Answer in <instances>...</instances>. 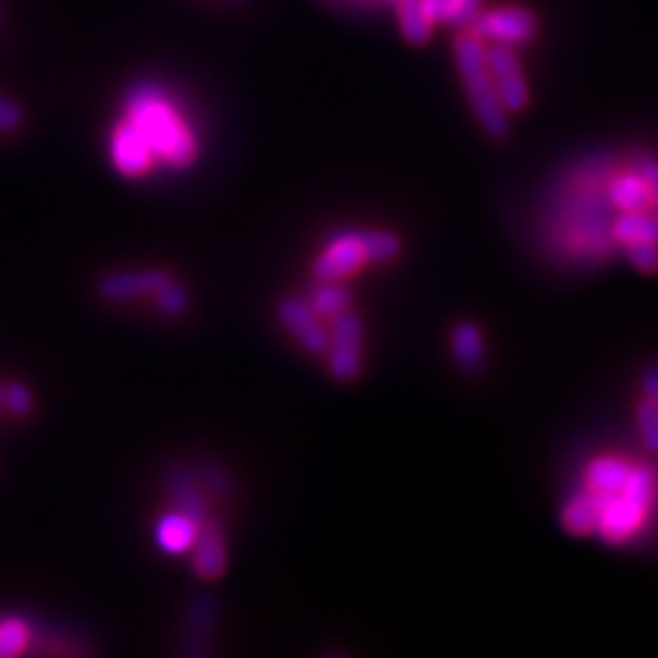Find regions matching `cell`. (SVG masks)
I'll return each instance as SVG.
<instances>
[{
	"label": "cell",
	"instance_id": "cell-1",
	"mask_svg": "<svg viewBox=\"0 0 658 658\" xmlns=\"http://www.w3.org/2000/svg\"><path fill=\"white\" fill-rule=\"evenodd\" d=\"M125 120L137 130L154 159L173 169H186L198 154V142L173 106L167 90L157 84H137L125 98Z\"/></svg>",
	"mask_w": 658,
	"mask_h": 658
},
{
	"label": "cell",
	"instance_id": "cell-2",
	"mask_svg": "<svg viewBox=\"0 0 658 658\" xmlns=\"http://www.w3.org/2000/svg\"><path fill=\"white\" fill-rule=\"evenodd\" d=\"M454 57L461 84L466 88L468 102L473 112H476L480 127L492 139H505L510 132V120L508 110L502 108L498 98L496 84H492V74L486 59V42L478 35H473L471 29H464L454 39Z\"/></svg>",
	"mask_w": 658,
	"mask_h": 658
},
{
	"label": "cell",
	"instance_id": "cell-3",
	"mask_svg": "<svg viewBox=\"0 0 658 658\" xmlns=\"http://www.w3.org/2000/svg\"><path fill=\"white\" fill-rule=\"evenodd\" d=\"M468 27L473 35H478L483 39V42L517 47L529 42L534 33H537V17H534V13H529L527 8L505 5V8L486 10V13L480 10Z\"/></svg>",
	"mask_w": 658,
	"mask_h": 658
},
{
	"label": "cell",
	"instance_id": "cell-4",
	"mask_svg": "<svg viewBox=\"0 0 658 658\" xmlns=\"http://www.w3.org/2000/svg\"><path fill=\"white\" fill-rule=\"evenodd\" d=\"M362 339L364 325L358 315L346 310L334 317L332 329H329V374L337 380H354L362 371Z\"/></svg>",
	"mask_w": 658,
	"mask_h": 658
},
{
	"label": "cell",
	"instance_id": "cell-5",
	"mask_svg": "<svg viewBox=\"0 0 658 658\" xmlns=\"http://www.w3.org/2000/svg\"><path fill=\"white\" fill-rule=\"evenodd\" d=\"M588 496L595 508V532L605 541L617 544L626 539L646 515V510L636 505L632 498H626L624 492H600L588 488Z\"/></svg>",
	"mask_w": 658,
	"mask_h": 658
},
{
	"label": "cell",
	"instance_id": "cell-6",
	"mask_svg": "<svg viewBox=\"0 0 658 658\" xmlns=\"http://www.w3.org/2000/svg\"><path fill=\"white\" fill-rule=\"evenodd\" d=\"M486 59L492 74V84H496L498 98L502 108L508 112H520L527 108L529 102V86L524 81L522 64L515 51L508 45H490L486 47Z\"/></svg>",
	"mask_w": 658,
	"mask_h": 658
},
{
	"label": "cell",
	"instance_id": "cell-7",
	"mask_svg": "<svg viewBox=\"0 0 658 658\" xmlns=\"http://www.w3.org/2000/svg\"><path fill=\"white\" fill-rule=\"evenodd\" d=\"M276 315L307 354H327L329 332L317 320V313L310 303L297 301V297H283L276 305Z\"/></svg>",
	"mask_w": 658,
	"mask_h": 658
},
{
	"label": "cell",
	"instance_id": "cell-8",
	"mask_svg": "<svg viewBox=\"0 0 658 658\" xmlns=\"http://www.w3.org/2000/svg\"><path fill=\"white\" fill-rule=\"evenodd\" d=\"M368 261L362 232L339 234L337 240L327 244V249L315 261L317 281H342L346 276L356 273Z\"/></svg>",
	"mask_w": 658,
	"mask_h": 658
},
{
	"label": "cell",
	"instance_id": "cell-9",
	"mask_svg": "<svg viewBox=\"0 0 658 658\" xmlns=\"http://www.w3.org/2000/svg\"><path fill=\"white\" fill-rule=\"evenodd\" d=\"M169 281L171 276L157 269L110 273L106 279H100L98 293L110 303H125V301H135V297L142 295H157Z\"/></svg>",
	"mask_w": 658,
	"mask_h": 658
},
{
	"label": "cell",
	"instance_id": "cell-10",
	"mask_svg": "<svg viewBox=\"0 0 658 658\" xmlns=\"http://www.w3.org/2000/svg\"><path fill=\"white\" fill-rule=\"evenodd\" d=\"M167 490L181 515L193 520L198 527H203L205 522H210V508L208 500H205V490L191 468L171 466L167 471Z\"/></svg>",
	"mask_w": 658,
	"mask_h": 658
},
{
	"label": "cell",
	"instance_id": "cell-11",
	"mask_svg": "<svg viewBox=\"0 0 658 658\" xmlns=\"http://www.w3.org/2000/svg\"><path fill=\"white\" fill-rule=\"evenodd\" d=\"M215 624H218V602H215L212 595H205V593L193 595L191 602L186 605V612H183V634H186V644L181 646V654L183 656L208 654L203 642H208Z\"/></svg>",
	"mask_w": 658,
	"mask_h": 658
},
{
	"label": "cell",
	"instance_id": "cell-12",
	"mask_svg": "<svg viewBox=\"0 0 658 658\" xmlns=\"http://www.w3.org/2000/svg\"><path fill=\"white\" fill-rule=\"evenodd\" d=\"M193 571L205 581H218L228 571V544L218 522H205L195 537Z\"/></svg>",
	"mask_w": 658,
	"mask_h": 658
},
{
	"label": "cell",
	"instance_id": "cell-13",
	"mask_svg": "<svg viewBox=\"0 0 658 658\" xmlns=\"http://www.w3.org/2000/svg\"><path fill=\"white\" fill-rule=\"evenodd\" d=\"M110 154H112V161H115L118 171L125 173V176H142V173L149 171L151 161H154L147 144L142 142L137 130L132 127L127 120H122L115 127V132H112Z\"/></svg>",
	"mask_w": 658,
	"mask_h": 658
},
{
	"label": "cell",
	"instance_id": "cell-14",
	"mask_svg": "<svg viewBox=\"0 0 658 658\" xmlns=\"http://www.w3.org/2000/svg\"><path fill=\"white\" fill-rule=\"evenodd\" d=\"M612 234L622 244H658V220L649 210H624L612 220Z\"/></svg>",
	"mask_w": 658,
	"mask_h": 658
},
{
	"label": "cell",
	"instance_id": "cell-15",
	"mask_svg": "<svg viewBox=\"0 0 658 658\" xmlns=\"http://www.w3.org/2000/svg\"><path fill=\"white\" fill-rule=\"evenodd\" d=\"M608 198L612 203V208L617 210H649L651 205V195L649 188H646L644 179L636 171L622 173L610 181L608 186Z\"/></svg>",
	"mask_w": 658,
	"mask_h": 658
},
{
	"label": "cell",
	"instance_id": "cell-16",
	"mask_svg": "<svg viewBox=\"0 0 658 658\" xmlns=\"http://www.w3.org/2000/svg\"><path fill=\"white\" fill-rule=\"evenodd\" d=\"M395 15L398 27L410 45H425L431 37V23L423 0H395Z\"/></svg>",
	"mask_w": 658,
	"mask_h": 658
},
{
	"label": "cell",
	"instance_id": "cell-17",
	"mask_svg": "<svg viewBox=\"0 0 658 658\" xmlns=\"http://www.w3.org/2000/svg\"><path fill=\"white\" fill-rule=\"evenodd\" d=\"M451 344H454L456 362L466 368V371H478L486 362V342L478 325L473 322H459L451 334Z\"/></svg>",
	"mask_w": 658,
	"mask_h": 658
},
{
	"label": "cell",
	"instance_id": "cell-18",
	"mask_svg": "<svg viewBox=\"0 0 658 658\" xmlns=\"http://www.w3.org/2000/svg\"><path fill=\"white\" fill-rule=\"evenodd\" d=\"M198 529H200L198 524L188 520L186 515H181V512H176V515H167L157 527V544L169 553L188 551L195 544V537H198Z\"/></svg>",
	"mask_w": 658,
	"mask_h": 658
},
{
	"label": "cell",
	"instance_id": "cell-19",
	"mask_svg": "<svg viewBox=\"0 0 658 658\" xmlns=\"http://www.w3.org/2000/svg\"><path fill=\"white\" fill-rule=\"evenodd\" d=\"M431 23L468 27L480 13L483 0H423Z\"/></svg>",
	"mask_w": 658,
	"mask_h": 658
},
{
	"label": "cell",
	"instance_id": "cell-20",
	"mask_svg": "<svg viewBox=\"0 0 658 658\" xmlns=\"http://www.w3.org/2000/svg\"><path fill=\"white\" fill-rule=\"evenodd\" d=\"M632 466L622 459H612L605 456L593 461L588 468V488L590 490H600V492H622L626 478H630Z\"/></svg>",
	"mask_w": 658,
	"mask_h": 658
},
{
	"label": "cell",
	"instance_id": "cell-21",
	"mask_svg": "<svg viewBox=\"0 0 658 658\" xmlns=\"http://www.w3.org/2000/svg\"><path fill=\"white\" fill-rule=\"evenodd\" d=\"M352 291L339 281H322V285H317V291L310 295L313 310L322 317H332V320L337 315L352 310Z\"/></svg>",
	"mask_w": 658,
	"mask_h": 658
},
{
	"label": "cell",
	"instance_id": "cell-22",
	"mask_svg": "<svg viewBox=\"0 0 658 658\" xmlns=\"http://www.w3.org/2000/svg\"><path fill=\"white\" fill-rule=\"evenodd\" d=\"M193 473L205 492H210V496L222 498V500L232 498L234 480L228 473V468L220 466L215 459H198V464H195Z\"/></svg>",
	"mask_w": 658,
	"mask_h": 658
},
{
	"label": "cell",
	"instance_id": "cell-23",
	"mask_svg": "<svg viewBox=\"0 0 658 658\" xmlns=\"http://www.w3.org/2000/svg\"><path fill=\"white\" fill-rule=\"evenodd\" d=\"M561 527L569 534H575V537L595 532V508L588 490L581 492V496H575L569 505L563 508Z\"/></svg>",
	"mask_w": 658,
	"mask_h": 658
},
{
	"label": "cell",
	"instance_id": "cell-24",
	"mask_svg": "<svg viewBox=\"0 0 658 658\" xmlns=\"http://www.w3.org/2000/svg\"><path fill=\"white\" fill-rule=\"evenodd\" d=\"M656 471L651 466H636L632 468L630 478H626L622 492L626 498H632L636 505L649 510L651 500H654V490H656Z\"/></svg>",
	"mask_w": 658,
	"mask_h": 658
},
{
	"label": "cell",
	"instance_id": "cell-25",
	"mask_svg": "<svg viewBox=\"0 0 658 658\" xmlns=\"http://www.w3.org/2000/svg\"><path fill=\"white\" fill-rule=\"evenodd\" d=\"M29 644V626L17 620V617H8L0 622V658L20 656Z\"/></svg>",
	"mask_w": 658,
	"mask_h": 658
},
{
	"label": "cell",
	"instance_id": "cell-26",
	"mask_svg": "<svg viewBox=\"0 0 658 658\" xmlns=\"http://www.w3.org/2000/svg\"><path fill=\"white\" fill-rule=\"evenodd\" d=\"M362 240H364L368 261L383 264V261L395 259V256L400 254V240L393 232H386V230L362 232Z\"/></svg>",
	"mask_w": 658,
	"mask_h": 658
},
{
	"label": "cell",
	"instance_id": "cell-27",
	"mask_svg": "<svg viewBox=\"0 0 658 658\" xmlns=\"http://www.w3.org/2000/svg\"><path fill=\"white\" fill-rule=\"evenodd\" d=\"M636 425H639L644 444L649 447L654 454H658V400H644L639 410H636Z\"/></svg>",
	"mask_w": 658,
	"mask_h": 658
},
{
	"label": "cell",
	"instance_id": "cell-28",
	"mask_svg": "<svg viewBox=\"0 0 658 658\" xmlns=\"http://www.w3.org/2000/svg\"><path fill=\"white\" fill-rule=\"evenodd\" d=\"M624 254L636 271H642V273L658 271V244H651V242L624 244Z\"/></svg>",
	"mask_w": 658,
	"mask_h": 658
},
{
	"label": "cell",
	"instance_id": "cell-29",
	"mask_svg": "<svg viewBox=\"0 0 658 658\" xmlns=\"http://www.w3.org/2000/svg\"><path fill=\"white\" fill-rule=\"evenodd\" d=\"M157 305H159V310H161L163 315H169V317H176V315H181V313H186V307H188V293H186V288L179 285V283H173V281H169V283L163 285L161 291L157 293Z\"/></svg>",
	"mask_w": 658,
	"mask_h": 658
},
{
	"label": "cell",
	"instance_id": "cell-30",
	"mask_svg": "<svg viewBox=\"0 0 658 658\" xmlns=\"http://www.w3.org/2000/svg\"><path fill=\"white\" fill-rule=\"evenodd\" d=\"M3 405L10 415L25 417L33 413V393H29L27 386L15 380V383H8L3 388Z\"/></svg>",
	"mask_w": 658,
	"mask_h": 658
},
{
	"label": "cell",
	"instance_id": "cell-31",
	"mask_svg": "<svg viewBox=\"0 0 658 658\" xmlns=\"http://www.w3.org/2000/svg\"><path fill=\"white\" fill-rule=\"evenodd\" d=\"M634 171L639 173V176L646 183V188H649V195H651L649 212L658 220V159H654V157H639V159L634 161Z\"/></svg>",
	"mask_w": 658,
	"mask_h": 658
},
{
	"label": "cell",
	"instance_id": "cell-32",
	"mask_svg": "<svg viewBox=\"0 0 658 658\" xmlns=\"http://www.w3.org/2000/svg\"><path fill=\"white\" fill-rule=\"evenodd\" d=\"M25 122V110L17 100L0 96V132H15Z\"/></svg>",
	"mask_w": 658,
	"mask_h": 658
},
{
	"label": "cell",
	"instance_id": "cell-33",
	"mask_svg": "<svg viewBox=\"0 0 658 658\" xmlns=\"http://www.w3.org/2000/svg\"><path fill=\"white\" fill-rule=\"evenodd\" d=\"M644 390H646V395L658 400V366L646 368V374H644Z\"/></svg>",
	"mask_w": 658,
	"mask_h": 658
},
{
	"label": "cell",
	"instance_id": "cell-34",
	"mask_svg": "<svg viewBox=\"0 0 658 658\" xmlns=\"http://www.w3.org/2000/svg\"><path fill=\"white\" fill-rule=\"evenodd\" d=\"M344 3L368 8V5H395V0H344Z\"/></svg>",
	"mask_w": 658,
	"mask_h": 658
},
{
	"label": "cell",
	"instance_id": "cell-35",
	"mask_svg": "<svg viewBox=\"0 0 658 658\" xmlns=\"http://www.w3.org/2000/svg\"><path fill=\"white\" fill-rule=\"evenodd\" d=\"M5 20V13H3V5H0V23H3Z\"/></svg>",
	"mask_w": 658,
	"mask_h": 658
},
{
	"label": "cell",
	"instance_id": "cell-36",
	"mask_svg": "<svg viewBox=\"0 0 658 658\" xmlns=\"http://www.w3.org/2000/svg\"><path fill=\"white\" fill-rule=\"evenodd\" d=\"M0 405H3V386H0Z\"/></svg>",
	"mask_w": 658,
	"mask_h": 658
}]
</instances>
